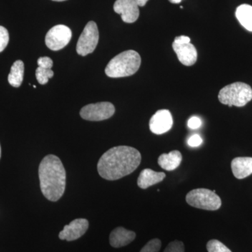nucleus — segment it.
Masks as SVG:
<instances>
[{
  "instance_id": "obj_1",
  "label": "nucleus",
  "mask_w": 252,
  "mask_h": 252,
  "mask_svg": "<svg viewBox=\"0 0 252 252\" xmlns=\"http://www.w3.org/2000/svg\"><path fill=\"white\" fill-rule=\"evenodd\" d=\"M141 160L142 157L137 149L118 146L109 149L100 157L97 171L104 180H119L135 171L140 165Z\"/></svg>"
},
{
  "instance_id": "obj_2",
  "label": "nucleus",
  "mask_w": 252,
  "mask_h": 252,
  "mask_svg": "<svg viewBox=\"0 0 252 252\" xmlns=\"http://www.w3.org/2000/svg\"><path fill=\"white\" fill-rule=\"evenodd\" d=\"M40 188L44 197L50 201L59 200L64 194L66 172L59 157L48 155L43 158L39 167Z\"/></svg>"
},
{
  "instance_id": "obj_3",
  "label": "nucleus",
  "mask_w": 252,
  "mask_h": 252,
  "mask_svg": "<svg viewBox=\"0 0 252 252\" xmlns=\"http://www.w3.org/2000/svg\"><path fill=\"white\" fill-rule=\"evenodd\" d=\"M140 65V54L133 50H128L109 61L105 68V74L111 78L129 77L135 74Z\"/></svg>"
},
{
  "instance_id": "obj_4",
  "label": "nucleus",
  "mask_w": 252,
  "mask_h": 252,
  "mask_svg": "<svg viewBox=\"0 0 252 252\" xmlns=\"http://www.w3.org/2000/svg\"><path fill=\"white\" fill-rule=\"evenodd\" d=\"M218 98L220 103L229 107H244L252 99V89L245 83H233L220 89Z\"/></svg>"
},
{
  "instance_id": "obj_5",
  "label": "nucleus",
  "mask_w": 252,
  "mask_h": 252,
  "mask_svg": "<svg viewBox=\"0 0 252 252\" xmlns=\"http://www.w3.org/2000/svg\"><path fill=\"white\" fill-rule=\"evenodd\" d=\"M186 200L190 206L209 211H215L221 206L220 196L213 190L207 189L190 190L186 196Z\"/></svg>"
},
{
  "instance_id": "obj_6",
  "label": "nucleus",
  "mask_w": 252,
  "mask_h": 252,
  "mask_svg": "<svg viewBox=\"0 0 252 252\" xmlns=\"http://www.w3.org/2000/svg\"><path fill=\"white\" fill-rule=\"evenodd\" d=\"M98 41L99 31L97 24L94 21H90L86 25L78 40L77 54L86 56L94 52L98 44Z\"/></svg>"
},
{
  "instance_id": "obj_7",
  "label": "nucleus",
  "mask_w": 252,
  "mask_h": 252,
  "mask_svg": "<svg viewBox=\"0 0 252 252\" xmlns=\"http://www.w3.org/2000/svg\"><path fill=\"white\" fill-rule=\"evenodd\" d=\"M115 107L111 102H102L90 104L83 107L80 111L82 119L91 122H100L112 117Z\"/></svg>"
},
{
  "instance_id": "obj_8",
  "label": "nucleus",
  "mask_w": 252,
  "mask_h": 252,
  "mask_svg": "<svg viewBox=\"0 0 252 252\" xmlns=\"http://www.w3.org/2000/svg\"><path fill=\"white\" fill-rule=\"evenodd\" d=\"M72 36L70 28L64 25H58L51 28L46 34V45L52 51H59L69 44Z\"/></svg>"
},
{
  "instance_id": "obj_9",
  "label": "nucleus",
  "mask_w": 252,
  "mask_h": 252,
  "mask_svg": "<svg viewBox=\"0 0 252 252\" xmlns=\"http://www.w3.org/2000/svg\"><path fill=\"white\" fill-rule=\"evenodd\" d=\"M173 125L171 113L167 109L157 111L149 122L150 130L156 135H161L168 132Z\"/></svg>"
},
{
  "instance_id": "obj_10",
  "label": "nucleus",
  "mask_w": 252,
  "mask_h": 252,
  "mask_svg": "<svg viewBox=\"0 0 252 252\" xmlns=\"http://www.w3.org/2000/svg\"><path fill=\"white\" fill-rule=\"evenodd\" d=\"M114 10L121 15L123 21L127 23H135L140 16L139 6L134 0H117Z\"/></svg>"
},
{
  "instance_id": "obj_11",
  "label": "nucleus",
  "mask_w": 252,
  "mask_h": 252,
  "mask_svg": "<svg viewBox=\"0 0 252 252\" xmlns=\"http://www.w3.org/2000/svg\"><path fill=\"white\" fill-rule=\"evenodd\" d=\"M89 223L85 219H77L72 220L69 225H64L59 233V238L67 241H73L80 238L85 234L89 228Z\"/></svg>"
},
{
  "instance_id": "obj_12",
  "label": "nucleus",
  "mask_w": 252,
  "mask_h": 252,
  "mask_svg": "<svg viewBox=\"0 0 252 252\" xmlns=\"http://www.w3.org/2000/svg\"><path fill=\"white\" fill-rule=\"evenodd\" d=\"M172 48L177 54L179 61L184 65L191 66L196 63L198 52L195 46L190 43L188 44H177L172 43Z\"/></svg>"
},
{
  "instance_id": "obj_13",
  "label": "nucleus",
  "mask_w": 252,
  "mask_h": 252,
  "mask_svg": "<svg viewBox=\"0 0 252 252\" xmlns=\"http://www.w3.org/2000/svg\"><path fill=\"white\" fill-rule=\"evenodd\" d=\"M135 237V232L126 229L123 227H118L111 233L109 243L113 248H120L132 243Z\"/></svg>"
},
{
  "instance_id": "obj_14",
  "label": "nucleus",
  "mask_w": 252,
  "mask_h": 252,
  "mask_svg": "<svg viewBox=\"0 0 252 252\" xmlns=\"http://www.w3.org/2000/svg\"><path fill=\"white\" fill-rule=\"evenodd\" d=\"M233 175L238 180H243L252 174V158L238 157L231 162Z\"/></svg>"
},
{
  "instance_id": "obj_15",
  "label": "nucleus",
  "mask_w": 252,
  "mask_h": 252,
  "mask_svg": "<svg viewBox=\"0 0 252 252\" xmlns=\"http://www.w3.org/2000/svg\"><path fill=\"white\" fill-rule=\"evenodd\" d=\"M166 175L164 172H155L152 169H144L140 172L137 180V185L140 188L146 189L161 182Z\"/></svg>"
},
{
  "instance_id": "obj_16",
  "label": "nucleus",
  "mask_w": 252,
  "mask_h": 252,
  "mask_svg": "<svg viewBox=\"0 0 252 252\" xmlns=\"http://www.w3.org/2000/svg\"><path fill=\"white\" fill-rule=\"evenodd\" d=\"M182 155L179 151L174 150L169 154H162L158 159V163L164 170L172 171L180 166Z\"/></svg>"
},
{
  "instance_id": "obj_17",
  "label": "nucleus",
  "mask_w": 252,
  "mask_h": 252,
  "mask_svg": "<svg viewBox=\"0 0 252 252\" xmlns=\"http://www.w3.org/2000/svg\"><path fill=\"white\" fill-rule=\"evenodd\" d=\"M235 16L240 24L245 29L252 32V6L249 4H242L237 8Z\"/></svg>"
},
{
  "instance_id": "obj_18",
  "label": "nucleus",
  "mask_w": 252,
  "mask_h": 252,
  "mask_svg": "<svg viewBox=\"0 0 252 252\" xmlns=\"http://www.w3.org/2000/svg\"><path fill=\"white\" fill-rule=\"evenodd\" d=\"M24 75V63L21 61H16L13 64L8 77V81L11 86L18 88L22 84Z\"/></svg>"
},
{
  "instance_id": "obj_19",
  "label": "nucleus",
  "mask_w": 252,
  "mask_h": 252,
  "mask_svg": "<svg viewBox=\"0 0 252 252\" xmlns=\"http://www.w3.org/2000/svg\"><path fill=\"white\" fill-rule=\"evenodd\" d=\"M36 80L41 85L46 84L49 79L54 77V72L51 69H44V68L38 67L35 73Z\"/></svg>"
},
{
  "instance_id": "obj_20",
  "label": "nucleus",
  "mask_w": 252,
  "mask_h": 252,
  "mask_svg": "<svg viewBox=\"0 0 252 252\" xmlns=\"http://www.w3.org/2000/svg\"><path fill=\"white\" fill-rule=\"evenodd\" d=\"M208 252H232L223 243L217 240H211L207 244Z\"/></svg>"
},
{
  "instance_id": "obj_21",
  "label": "nucleus",
  "mask_w": 252,
  "mask_h": 252,
  "mask_svg": "<svg viewBox=\"0 0 252 252\" xmlns=\"http://www.w3.org/2000/svg\"><path fill=\"white\" fill-rule=\"evenodd\" d=\"M161 248V241L159 239L150 240L140 252H158Z\"/></svg>"
},
{
  "instance_id": "obj_22",
  "label": "nucleus",
  "mask_w": 252,
  "mask_h": 252,
  "mask_svg": "<svg viewBox=\"0 0 252 252\" xmlns=\"http://www.w3.org/2000/svg\"><path fill=\"white\" fill-rule=\"evenodd\" d=\"M9 41V32L3 26H0V52L4 51Z\"/></svg>"
},
{
  "instance_id": "obj_23",
  "label": "nucleus",
  "mask_w": 252,
  "mask_h": 252,
  "mask_svg": "<svg viewBox=\"0 0 252 252\" xmlns=\"http://www.w3.org/2000/svg\"><path fill=\"white\" fill-rule=\"evenodd\" d=\"M164 252H185V245L182 242L175 240L167 245Z\"/></svg>"
},
{
  "instance_id": "obj_24",
  "label": "nucleus",
  "mask_w": 252,
  "mask_h": 252,
  "mask_svg": "<svg viewBox=\"0 0 252 252\" xmlns=\"http://www.w3.org/2000/svg\"><path fill=\"white\" fill-rule=\"evenodd\" d=\"M37 64L39 67L44 68V69H51L53 67L52 59L49 57H41L38 59Z\"/></svg>"
},
{
  "instance_id": "obj_25",
  "label": "nucleus",
  "mask_w": 252,
  "mask_h": 252,
  "mask_svg": "<svg viewBox=\"0 0 252 252\" xmlns=\"http://www.w3.org/2000/svg\"><path fill=\"white\" fill-rule=\"evenodd\" d=\"M203 143V139L198 134L192 135L188 140V144L190 147H197Z\"/></svg>"
},
{
  "instance_id": "obj_26",
  "label": "nucleus",
  "mask_w": 252,
  "mask_h": 252,
  "mask_svg": "<svg viewBox=\"0 0 252 252\" xmlns=\"http://www.w3.org/2000/svg\"><path fill=\"white\" fill-rule=\"evenodd\" d=\"M202 125V121L200 118L193 117L189 119L188 126L191 129H198Z\"/></svg>"
},
{
  "instance_id": "obj_27",
  "label": "nucleus",
  "mask_w": 252,
  "mask_h": 252,
  "mask_svg": "<svg viewBox=\"0 0 252 252\" xmlns=\"http://www.w3.org/2000/svg\"><path fill=\"white\" fill-rule=\"evenodd\" d=\"M190 39L189 36H179L175 37L174 42L177 43V44H188L190 43Z\"/></svg>"
},
{
  "instance_id": "obj_28",
  "label": "nucleus",
  "mask_w": 252,
  "mask_h": 252,
  "mask_svg": "<svg viewBox=\"0 0 252 252\" xmlns=\"http://www.w3.org/2000/svg\"><path fill=\"white\" fill-rule=\"evenodd\" d=\"M134 1H135L136 4L138 5L139 6H144V5L147 4L149 0H134Z\"/></svg>"
},
{
  "instance_id": "obj_29",
  "label": "nucleus",
  "mask_w": 252,
  "mask_h": 252,
  "mask_svg": "<svg viewBox=\"0 0 252 252\" xmlns=\"http://www.w3.org/2000/svg\"><path fill=\"white\" fill-rule=\"evenodd\" d=\"M172 4H180L182 0H169Z\"/></svg>"
},
{
  "instance_id": "obj_30",
  "label": "nucleus",
  "mask_w": 252,
  "mask_h": 252,
  "mask_svg": "<svg viewBox=\"0 0 252 252\" xmlns=\"http://www.w3.org/2000/svg\"><path fill=\"white\" fill-rule=\"evenodd\" d=\"M53 1H66V0H53Z\"/></svg>"
},
{
  "instance_id": "obj_31",
  "label": "nucleus",
  "mask_w": 252,
  "mask_h": 252,
  "mask_svg": "<svg viewBox=\"0 0 252 252\" xmlns=\"http://www.w3.org/2000/svg\"><path fill=\"white\" fill-rule=\"evenodd\" d=\"M0 158H1V146H0Z\"/></svg>"
}]
</instances>
